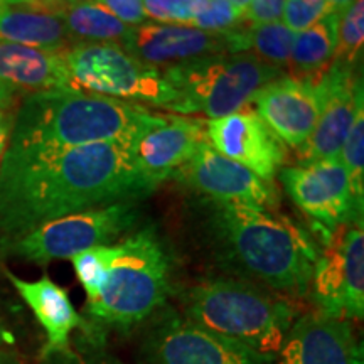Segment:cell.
Here are the masks:
<instances>
[{
    "label": "cell",
    "instance_id": "6da1fadb",
    "mask_svg": "<svg viewBox=\"0 0 364 364\" xmlns=\"http://www.w3.org/2000/svg\"><path fill=\"white\" fill-rule=\"evenodd\" d=\"M135 142L71 149L9 145L0 162V231L12 240L58 218L152 193L135 167Z\"/></svg>",
    "mask_w": 364,
    "mask_h": 364
},
{
    "label": "cell",
    "instance_id": "7a4b0ae2",
    "mask_svg": "<svg viewBox=\"0 0 364 364\" xmlns=\"http://www.w3.org/2000/svg\"><path fill=\"white\" fill-rule=\"evenodd\" d=\"M166 120L142 105L58 88L31 93L14 118L11 147L71 149L135 142Z\"/></svg>",
    "mask_w": 364,
    "mask_h": 364
},
{
    "label": "cell",
    "instance_id": "3957f363",
    "mask_svg": "<svg viewBox=\"0 0 364 364\" xmlns=\"http://www.w3.org/2000/svg\"><path fill=\"white\" fill-rule=\"evenodd\" d=\"M215 235L228 260L255 280L289 295H306L318 248L299 225L272 209L211 204Z\"/></svg>",
    "mask_w": 364,
    "mask_h": 364
},
{
    "label": "cell",
    "instance_id": "277c9868",
    "mask_svg": "<svg viewBox=\"0 0 364 364\" xmlns=\"http://www.w3.org/2000/svg\"><path fill=\"white\" fill-rule=\"evenodd\" d=\"M186 316L189 322L213 334L273 359L297 312L289 300L263 292L252 284L220 279L189 290Z\"/></svg>",
    "mask_w": 364,
    "mask_h": 364
},
{
    "label": "cell",
    "instance_id": "5b68a950",
    "mask_svg": "<svg viewBox=\"0 0 364 364\" xmlns=\"http://www.w3.org/2000/svg\"><path fill=\"white\" fill-rule=\"evenodd\" d=\"M169 257L152 228L115 245L108 279L88 314L98 324L130 331L152 316L169 292Z\"/></svg>",
    "mask_w": 364,
    "mask_h": 364
},
{
    "label": "cell",
    "instance_id": "8992f818",
    "mask_svg": "<svg viewBox=\"0 0 364 364\" xmlns=\"http://www.w3.org/2000/svg\"><path fill=\"white\" fill-rule=\"evenodd\" d=\"M176 100L167 110L221 118L248 107L258 90L284 76L252 54H216L161 70Z\"/></svg>",
    "mask_w": 364,
    "mask_h": 364
},
{
    "label": "cell",
    "instance_id": "52a82bcc",
    "mask_svg": "<svg viewBox=\"0 0 364 364\" xmlns=\"http://www.w3.org/2000/svg\"><path fill=\"white\" fill-rule=\"evenodd\" d=\"M68 88L102 97L169 108L174 90L157 68L130 56L113 43H78L61 53Z\"/></svg>",
    "mask_w": 364,
    "mask_h": 364
},
{
    "label": "cell",
    "instance_id": "ba28073f",
    "mask_svg": "<svg viewBox=\"0 0 364 364\" xmlns=\"http://www.w3.org/2000/svg\"><path fill=\"white\" fill-rule=\"evenodd\" d=\"M134 201L113 203L48 221L12 240L0 241V255L48 265L85 250L108 245L136 223Z\"/></svg>",
    "mask_w": 364,
    "mask_h": 364
},
{
    "label": "cell",
    "instance_id": "9c48e42d",
    "mask_svg": "<svg viewBox=\"0 0 364 364\" xmlns=\"http://www.w3.org/2000/svg\"><path fill=\"white\" fill-rule=\"evenodd\" d=\"M309 292L318 312L361 321L364 314L363 220L336 228L318 253Z\"/></svg>",
    "mask_w": 364,
    "mask_h": 364
},
{
    "label": "cell",
    "instance_id": "30bf717a",
    "mask_svg": "<svg viewBox=\"0 0 364 364\" xmlns=\"http://www.w3.org/2000/svg\"><path fill=\"white\" fill-rule=\"evenodd\" d=\"M279 179L300 211L329 238L336 228L363 220L343 162L322 161L309 166L284 167Z\"/></svg>",
    "mask_w": 364,
    "mask_h": 364
},
{
    "label": "cell",
    "instance_id": "8fae6325",
    "mask_svg": "<svg viewBox=\"0 0 364 364\" xmlns=\"http://www.w3.org/2000/svg\"><path fill=\"white\" fill-rule=\"evenodd\" d=\"M318 85L324 93V105L312 135L297 149L299 166L336 161L358 107L364 103L363 78L356 73V66L334 61Z\"/></svg>",
    "mask_w": 364,
    "mask_h": 364
},
{
    "label": "cell",
    "instance_id": "7c38bea8",
    "mask_svg": "<svg viewBox=\"0 0 364 364\" xmlns=\"http://www.w3.org/2000/svg\"><path fill=\"white\" fill-rule=\"evenodd\" d=\"M172 177L216 203H241L277 211L280 201L273 181L262 179L247 167L218 154L208 140Z\"/></svg>",
    "mask_w": 364,
    "mask_h": 364
},
{
    "label": "cell",
    "instance_id": "4fadbf2b",
    "mask_svg": "<svg viewBox=\"0 0 364 364\" xmlns=\"http://www.w3.org/2000/svg\"><path fill=\"white\" fill-rule=\"evenodd\" d=\"M150 364H272L247 346L171 317L154 329L147 344Z\"/></svg>",
    "mask_w": 364,
    "mask_h": 364
},
{
    "label": "cell",
    "instance_id": "5bb4252c",
    "mask_svg": "<svg viewBox=\"0 0 364 364\" xmlns=\"http://www.w3.org/2000/svg\"><path fill=\"white\" fill-rule=\"evenodd\" d=\"M206 136L208 144L218 154L265 181H273L289 161L287 145L248 107L226 117L206 120Z\"/></svg>",
    "mask_w": 364,
    "mask_h": 364
},
{
    "label": "cell",
    "instance_id": "9a60e30c",
    "mask_svg": "<svg viewBox=\"0 0 364 364\" xmlns=\"http://www.w3.org/2000/svg\"><path fill=\"white\" fill-rule=\"evenodd\" d=\"M255 113L289 147L309 140L321 117L324 93L321 85L280 76L255 93Z\"/></svg>",
    "mask_w": 364,
    "mask_h": 364
},
{
    "label": "cell",
    "instance_id": "2e32d148",
    "mask_svg": "<svg viewBox=\"0 0 364 364\" xmlns=\"http://www.w3.org/2000/svg\"><path fill=\"white\" fill-rule=\"evenodd\" d=\"M122 48L130 56L157 70L216 54H233L228 33H208L193 26L154 22L130 27Z\"/></svg>",
    "mask_w": 364,
    "mask_h": 364
},
{
    "label": "cell",
    "instance_id": "e0dca14e",
    "mask_svg": "<svg viewBox=\"0 0 364 364\" xmlns=\"http://www.w3.org/2000/svg\"><path fill=\"white\" fill-rule=\"evenodd\" d=\"M348 321L312 312L295 318L287 331L275 364H363Z\"/></svg>",
    "mask_w": 364,
    "mask_h": 364
},
{
    "label": "cell",
    "instance_id": "ac0fdd59",
    "mask_svg": "<svg viewBox=\"0 0 364 364\" xmlns=\"http://www.w3.org/2000/svg\"><path fill=\"white\" fill-rule=\"evenodd\" d=\"M206 140V120L166 117L161 125L149 130L135 144L136 172L156 189L188 164Z\"/></svg>",
    "mask_w": 364,
    "mask_h": 364
},
{
    "label": "cell",
    "instance_id": "d6986e66",
    "mask_svg": "<svg viewBox=\"0 0 364 364\" xmlns=\"http://www.w3.org/2000/svg\"><path fill=\"white\" fill-rule=\"evenodd\" d=\"M6 275L44 329L43 358L70 351L71 332L85 327V321L76 312L66 290L54 284L48 275L34 282L22 280L9 270H6Z\"/></svg>",
    "mask_w": 364,
    "mask_h": 364
},
{
    "label": "cell",
    "instance_id": "ffe728a7",
    "mask_svg": "<svg viewBox=\"0 0 364 364\" xmlns=\"http://www.w3.org/2000/svg\"><path fill=\"white\" fill-rule=\"evenodd\" d=\"M0 81L19 93L68 88L61 53L0 41Z\"/></svg>",
    "mask_w": 364,
    "mask_h": 364
},
{
    "label": "cell",
    "instance_id": "44dd1931",
    "mask_svg": "<svg viewBox=\"0 0 364 364\" xmlns=\"http://www.w3.org/2000/svg\"><path fill=\"white\" fill-rule=\"evenodd\" d=\"M0 41L49 53H63L73 46L59 14L31 4L7 6L0 12Z\"/></svg>",
    "mask_w": 364,
    "mask_h": 364
},
{
    "label": "cell",
    "instance_id": "7402d4cb",
    "mask_svg": "<svg viewBox=\"0 0 364 364\" xmlns=\"http://www.w3.org/2000/svg\"><path fill=\"white\" fill-rule=\"evenodd\" d=\"M338 17L339 14L332 12L295 38L287 63L290 78L314 85L324 78L334 63Z\"/></svg>",
    "mask_w": 364,
    "mask_h": 364
},
{
    "label": "cell",
    "instance_id": "603a6c76",
    "mask_svg": "<svg viewBox=\"0 0 364 364\" xmlns=\"http://www.w3.org/2000/svg\"><path fill=\"white\" fill-rule=\"evenodd\" d=\"M59 14L73 44L113 43L122 46L130 27L95 0H63L51 9Z\"/></svg>",
    "mask_w": 364,
    "mask_h": 364
},
{
    "label": "cell",
    "instance_id": "cb8c5ba5",
    "mask_svg": "<svg viewBox=\"0 0 364 364\" xmlns=\"http://www.w3.org/2000/svg\"><path fill=\"white\" fill-rule=\"evenodd\" d=\"M295 33L280 22L250 24L238 27V46L241 54H252L273 68L287 66L292 53Z\"/></svg>",
    "mask_w": 364,
    "mask_h": 364
},
{
    "label": "cell",
    "instance_id": "d4e9b609",
    "mask_svg": "<svg viewBox=\"0 0 364 364\" xmlns=\"http://www.w3.org/2000/svg\"><path fill=\"white\" fill-rule=\"evenodd\" d=\"M115 257V245H102L85 250L70 260L80 284L83 285L88 302L97 300L108 279L110 263Z\"/></svg>",
    "mask_w": 364,
    "mask_h": 364
},
{
    "label": "cell",
    "instance_id": "484cf974",
    "mask_svg": "<svg viewBox=\"0 0 364 364\" xmlns=\"http://www.w3.org/2000/svg\"><path fill=\"white\" fill-rule=\"evenodd\" d=\"M364 43V0H353V4L338 17V39H336L334 61L346 65H358L363 54Z\"/></svg>",
    "mask_w": 364,
    "mask_h": 364
},
{
    "label": "cell",
    "instance_id": "4316f807",
    "mask_svg": "<svg viewBox=\"0 0 364 364\" xmlns=\"http://www.w3.org/2000/svg\"><path fill=\"white\" fill-rule=\"evenodd\" d=\"M339 156L358 203H364V103L359 105Z\"/></svg>",
    "mask_w": 364,
    "mask_h": 364
},
{
    "label": "cell",
    "instance_id": "83f0119b",
    "mask_svg": "<svg viewBox=\"0 0 364 364\" xmlns=\"http://www.w3.org/2000/svg\"><path fill=\"white\" fill-rule=\"evenodd\" d=\"M142 4L147 19L191 26L196 16L208 6V0H142Z\"/></svg>",
    "mask_w": 364,
    "mask_h": 364
},
{
    "label": "cell",
    "instance_id": "f1b7e54d",
    "mask_svg": "<svg viewBox=\"0 0 364 364\" xmlns=\"http://www.w3.org/2000/svg\"><path fill=\"white\" fill-rule=\"evenodd\" d=\"M245 11L230 0H208V6L193 21V27L208 33H228L245 24Z\"/></svg>",
    "mask_w": 364,
    "mask_h": 364
},
{
    "label": "cell",
    "instance_id": "f546056e",
    "mask_svg": "<svg viewBox=\"0 0 364 364\" xmlns=\"http://www.w3.org/2000/svg\"><path fill=\"white\" fill-rule=\"evenodd\" d=\"M334 12L326 0H284L282 17L292 33H302ZM338 14V12H336Z\"/></svg>",
    "mask_w": 364,
    "mask_h": 364
},
{
    "label": "cell",
    "instance_id": "4dcf8cb0",
    "mask_svg": "<svg viewBox=\"0 0 364 364\" xmlns=\"http://www.w3.org/2000/svg\"><path fill=\"white\" fill-rule=\"evenodd\" d=\"M95 2L103 6L129 27L142 26L149 21L144 12L142 0H95Z\"/></svg>",
    "mask_w": 364,
    "mask_h": 364
},
{
    "label": "cell",
    "instance_id": "1f68e13d",
    "mask_svg": "<svg viewBox=\"0 0 364 364\" xmlns=\"http://www.w3.org/2000/svg\"><path fill=\"white\" fill-rule=\"evenodd\" d=\"M284 11V0H252L245 9V21L250 24L279 22Z\"/></svg>",
    "mask_w": 364,
    "mask_h": 364
},
{
    "label": "cell",
    "instance_id": "d6a6232c",
    "mask_svg": "<svg viewBox=\"0 0 364 364\" xmlns=\"http://www.w3.org/2000/svg\"><path fill=\"white\" fill-rule=\"evenodd\" d=\"M14 118H16V113L12 112V108H0V162L11 142Z\"/></svg>",
    "mask_w": 364,
    "mask_h": 364
},
{
    "label": "cell",
    "instance_id": "836d02e7",
    "mask_svg": "<svg viewBox=\"0 0 364 364\" xmlns=\"http://www.w3.org/2000/svg\"><path fill=\"white\" fill-rule=\"evenodd\" d=\"M46 361H49V364H118L117 361H110V359H97V361H81L76 356L68 353H61V354H54V356L46 358Z\"/></svg>",
    "mask_w": 364,
    "mask_h": 364
},
{
    "label": "cell",
    "instance_id": "e575fe53",
    "mask_svg": "<svg viewBox=\"0 0 364 364\" xmlns=\"http://www.w3.org/2000/svg\"><path fill=\"white\" fill-rule=\"evenodd\" d=\"M19 91L0 81V108H12L19 98Z\"/></svg>",
    "mask_w": 364,
    "mask_h": 364
},
{
    "label": "cell",
    "instance_id": "d590c367",
    "mask_svg": "<svg viewBox=\"0 0 364 364\" xmlns=\"http://www.w3.org/2000/svg\"><path fill=\"white\" fill-rule=\"evenodd\" d=\"M11 344H14L12 332L9 331L7 327L2 324V322H0V349L6 348V346H11Z\"/></svg>",
    "mask_w": 364,
    "mask_h": 364
},
{
    "label": "cell",
    "instance_id": "8d00e7d4",
    "mask_svg": "<svg viewBox=\"0 0 364 364\" xmlns=\"http://www.w3.org/2000/svg\"><path fill=\"white\" fill-rule=\"evenodd\" d=\"M61 2V0H7V6H21V4H33V6H49V4Z\"/></svg>",
    "mask_w": 364,
    "mask_h": 364
},
{
    "label": "cell",
    "instance_id": "74e56055",
    "mask_svg": "<svg viewBox=\"0 0 364 364\" xmlns=\"http://www.w3.org/2000/svg\"><path fill=\"white\" fill-rule=\"evenodd\" d=\"M326 2L329 4L332 9H334V12L341 14L343 11H346L349 6H351L353 0H326Z\"/></svg>",
    "mask_w": 364,
    "mask_h": 364
},
{
    "label": "cell",
    "instance_id": "f35d334b",
    "mask_svg": "<svg viewBox=\"0 0 364 364\" xmlns=\"http://www.w3.org/2000/svg\"><path fill=\"white\" fill-rule=\"evenodd\" d=\"M0 364H22V363L17 356H14V354L6 353L0 349Z\"/></svg>",
    "mask_w": 364,
    "mask_h": 364
},
{
    "label": "cell",
    "instance_id": "ab89813d",
    "mask_svg": "<svg viewBox=\"0 0 364 364\" xmlns=\"http://www.w3.org/2000/svg\"><path fill=\"white\" fill-rule=\"evenodd\" d=\"M230 2H233L236 7L243 9V11H245V9H247V7H248V4H250V2H252V0H230Z\"/></svg>",
    "mask_w": 364,
    "mask_h": 364
},
{
    "label": "cell",
    "instance_id": "60d3db41",
    "mask_svg": "<svg viewBox=\"0 0 364 364\" xmlns=\"http://www.w3.org/2000/svg\"><path fill=\"white\" fill-rule=\"evenodd\" d=\"M7 7V0H0V12Z\"/></svg>",
    "mask_w": 364,
    "mask_h": 364
}]
</instances>
